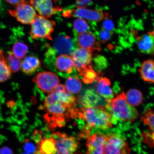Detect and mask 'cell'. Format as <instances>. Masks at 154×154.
Here are the masks:
<instances>
[{"instance_id":"cell-26","label":"cell","mask_w":154,"mask_h":154,"mask_svg":"<svg viewBox=\"0 0 154 154\" xmlns=\"http://www.w3.org/2000/svg\"><path fill=\"white\" fill-rule=\"evenodd\" d=\"M79 75L83 77V81L86 84L96 82L101 77L94 71L92 66L79 72Z\"/></svg>"},{"instance_id":"cell-24","label":"cell","mask_w":154,"mask_h":154,"mask_svg":"<svg viewBox=\"0 0 154 154\" xmlns=\"http://www.w3.org/2000/svg\"><path fill=\"white\" fill-rule=\"evenodd\" d=\"M65 87L68 92L73 94H77L82 90V83L78 77H70L67 79Z\"/></svg>"},{"instance_id":"cell-32","label":"cell","mask_w":154,"mask_h":154,"mask_svg":"<svg viewBox=\"0 0 154 154\" xmlns=\"http://www.w3.org/2000/svg\"><path fill=\"white\" fill-rule=\"evenodd\" d=\"M103 29H104L112 31L113 28H114V24L110 20L105 19L104 21L103 25Z\"/></svg>"},{"instance_id":"cell-22","label":"cell","mask_w":154,"mask_h":154,"mask_svg":"<svg viewBox=\"0 0 154 154\" xmlns=\"http://www.w3.org/2000/svg\"><path fill=\"white\" fill-rule=\"evenodd\" d=\"M11 73L12 72L6 61L3 51L0 50V83L9 79Z\"/></svg>"},{"instance_id":"cell-5","label":"cell","mask_w":154,"mask_h":154,"mask_svg":"<svg viewBox=\"0 0 154 154\" xmlns=\"http://www.w3.org/2000/svg\"><path fill=\"white\" fill-rule=\"evenodd\" d=\"M55 142L57 154H73L78 147V142L74 137L56 132L51 136Z\"/></svg>"},{"instance_id":"cell-28","label":"cell","mask_w":154,"mask_h":154,"mask_svg":"<svg viewBox=\"0 0 154 154\" xmlns=\"http://www.w3.org/2000/svg\"><path fill=\"white\" fill-rule=\"evenodd\" d=\"M73 26L78 34L88 32L89 29V25L84 19L78 18L73 23Z\"/></svg>"},{"instance_id":"cell-11","label":"cell","mask_w":154,"mask_h":154,"mask_svg":"<svg viewBox=\"0 0 154 154\" xmlns=\"http://www.w3.org/2000/svg\"><path fill=\"white\" fill-rule=\"evenodd\" d=\"M107 135L97 133L88 137L87 140L86 154H104Z\"/></svg>"},{"instance_id":"cell-6","label":"cell","mask_w":154,"mask_h":154,"mask_svg":"<svg viewBox=\"0 0 154 154\" xmlns=\"http://www.w3.org/2000/svg\"><path fill=\"white\" fill-rule=\"evenodd\" d=\"M9 12L19 22L24 24L31 25L38 15L34 7L26 1L15 6V8Z\"/></svg>"},{"instance_id":"cell-36","label":"cell","mask_w":154,"mask_h":154,"mask_svg":"<svg viewBox=\"0 0 154 154\" xmlns=\"http://www.w3.org/2000/svg\"><path fill=\"white\" fill-rule=\"evenodd\" d=\"M65 87L62 84H59L56 88L55 91L57 92H63L66 91Z\"/></svg>"},{"instance_id":"cell-33","label":"cell","mask_w":154,"mask_h":154,"mask_svg":"<svg viewBox=\"0 0 154 154\" xmlns=\"http://www.w3.org/2000/svg\"><path fill=\"white\" fill-rule=\"evenodd\" d=\"M25 149L28 153H32L35 151L33 144L30 143H27L25 144Z\"/></svg>"},{"instance_id":"cell-14","label":"cell","mask_w":154,"mask_h":154,"mask_svg":"<svg viewBox=\"0 0 154 154\" xmlns=\"http://www.w3.org/2000/svg\"><path fill=\"white\" fill-rule=\"evenodd\" d=\"M77 101L84 108L106 106L102 103L100 96L93 89L87 90L83 95L79 96L77 98Z\"/></svg>"},{"instance_id":"cell-18","label":"cell","mask_w":154,"mask_h":154,"mask_svg":"<svg viewBox=\"0 0 154 154\" xmlns=\"http://www.w3.org/2000/svg\"><path fill=\"white\" fill-rule=\"evenodd\" d=\"M137 44L142 53L154 56V38L148 33L136 38Z\"/></svg>"},{"instance_id":"cell-16","label":"cell","mask_w":154,"mask_h":154,"mask_svg":"<svg viewBox=\"0 0 154 154\" xmlns=\"http://www.w3.org/2000/svg\"><path fill=\"white\" fill-rule=\"evenodd\" d=\"M38 137H35L37 144L34 154H57L55 142L52 138L40 137L39 135Z\"/></svg>"},{"instance_id":"cell-23","label":"cell","mask_w":154,"mask_h":154,"mask_svg":"<svg viewBox=\"0 0 154 154\" xmlns=\"http://www.w3.org/2000/svg\"><path fill=\"white\" fill-rule=\"evenodd\" d=\"M125 95L126 101L132 106H139L143 101L142 92L137 89H130L125 94Z\"/></svg>"},{"instance_id":"cell-17","label":"cell","mask_w":154,"mask_h":154,"mask_svg":"<svg viewBox=\"0 0 154 154\" xmlns=\"http://www.w3.org/2000/svg\"><path fill=\"white\" fill-rule=\"evenodd\" d=\"M96 82L95 88L98 94L104 98L107 103H110L114 97L110 81L105 77H100Z\"/></svg>"},{"instance_id":"cell-37","label":"cell","mask_w":154,"mask_h":154,"mask_svg":"<svg viewBox=\"0 0 154 154\" xmlns=\"http://www.w3.org/2000/svg\"><path fill=\"white\" fill-rule=\"evenodd\" d=\"M150 139L151 140V142L154 144V132L149 135Z\"/></svg>"},{"instance_id":"cell-39","label":"cell","mask_w":154,"mask_h":154,"mask_svg":"<svg viewBox=\"0 0 154 154\" xmlns=\"http://www.w3.org/2000/svg\"><path fill=\"white\" fill-rule=\"evenodd\" d=\"M23 154H29L28 153H24Z\"/></svg>"},{"instance_id":"cell-25","label":"cell","mask_w":154,"mask_h":154,"mask_svg":"<svg viewBox=\"0 0 154 154\" xmlns=\"http://www.w3.org/2000/svg\"><path fill=\"white\" fill-rule=\"evenodd\" d=\"M5 58L12 72H17L21 69L22 61L20 59L15 57L11 52L7 53Z\"/></svg>"},{"instance_id":"cell-35","label":"cell","mask_w":154,"mask_h":154,"mask_svg":"<svg viewBox=\"0 0 154 154\" xmlns=\"http://www.w3.org/2000/svg\"><path fill=\"white\" fill-rule=\"evenodd\" d=\"M0 154H13V153L11 149L5 147L0 149Z\"/></svg>"},{"instance_id":"cell-1","label":"cell","mask_w":154,"mask_h":154,"mask_svg":"<svg viewBox=\"0 0 154 154\" xmlns=\"http://www.w3.org/2000/svg\"><path fill=\"white\" fill-rule=\"evenodd\" d=\"M43 108L45 112L44 119L51 129L63 126L66 119L70 116L73 117L76 110V108L69 106L61 101L58 93L55 90L44 100Z\"/></svg>"},{"instance_id":"cell-15","label":"cell","mask_w":154,"mask_h":154,"mask_svg":"<svg viewBox=\"0 0 154 154\" xmlns=\"http://www.w3.org/2000/svg\"><path fill=\"white\" fill-rule=\"evenodd\" d=\"M77 42L80 48H84L92 52L100 51L101 49L100 42L96 40L95 35L90 32L78 34Z\"/></svg>"},{"instance_id":"cell-13","label":"cell","mask_w":154,"mask_h":154,"mask_svg":"<svg viewBox=\"0 0 154 154\" xmlns=\"http://www.w3.org/2000/svg\"><path fill=\"white\" fill-rule=\"evenodd\" d=\"M29 2L39 15L48 18L62 10L54 7L51 0H29Z\"/></svg>"},{"instance_id":"cell-31","label":"cell","mask_w":154,"mask_h":154,"mask_svg":"<svg viewBox=\"0 0 154 154\" xmlns=\"http://www.w3.org/2000/svg\"><path fill=\"white\" fill-rule=\"evenodd\" d=\"M92 0H76L77 8H85L91 3Z\"/></svg>"},{"instance_id":"cell-2","label":"cell","mask_w":154,"mask_h":154,"mask_svg":"<svg viewBox=\"0 0 154 154\" xmlns=\"http://www.w3.org/2000/svg\"><path fill=\"white\" fill-rule=\"evenodd\" d=\"M76 117L85 121L88 128L85 134L87 136L89 128L106 129L111 128L114 124L111 114L104 106L77 109Z\"/></svg>"},{"instance_id":"cell-34","label":"cell","mask_w":154,"mask_h":154,"mask_svg":"<svg viewBox=\"0 0 154 154\" xmlns=\"http://www.w3.org/2000/svg\"><path fill=\"white\" fill-rule=\"evenodd\" d=\"M5 1L10 4L14 5L15 6L23 2L26 1V0H5Z\"/></svg>"},{"instance_id":"cell-20","label":"cell","mask_w":154,"mask_h":154,"mask_svg":"<svg viewBox=\"0 0 154 154\" xmlns=\"http://www.w3.org/2000/svg\"><path fill=\"white\" fill-rule=\"evenodd\" d=\"M41 62L39 59L34 56H29L22 61L21 69L25 74L32 75L39 68Z\"/></svg>"},{"instance_id":"cell-21","label":"cell","mask_w":154,"mask_h":154,"mask_svg":"<svg viewBox=\"0 0 154 154\" xmlns=\"http://www.w3.org/2000/svg\"><path fill=\"white\" fill-rule=\"evenodd\" d=\"M144 81L154 84V61L149 59L142 63L139 70Z\"/></svg>"},{"instance_id":"cell-9","label":"cell","mask_w":154,"mask_h":154,"mask_svg":"<svg viewBox=\"0 0 154 154\" xmlns=\"http://www.w3.org/2000/svg\"><path fill=\"white\" fill-rule=\"evenodd\" d=\"M128 144L117 134L107 135L104 154H130Z\"/></svg>"},{"instance_id":"cell-30","label":"cell","mask_w":154,"mask_h":154,"mask_svg":"<svg viewBox=\"0 0 154 154\" xmlns=\"http://www.w3.org/2000/svg\"><path fill=\"white\" fill-rule=\"evenodd\" d=\"M112 35V31H109L103 29H102L100 33L101 41L103 43H105L110 39Z\"/></svg>"},{"instance_id":"cell-4","label":"cell","mask_w":154,"mask_h":154,"mask_svg":"<svg viewBox=\"0 0 154 154\" xmlns=\"http://www.w3.org/2000/svg\"><path fill=\"white\" fill-rule=\"evenodd\" d=\"M55 25V21L38 15L31 24L30 35L34 39L44 38L52 40L51 35Z\"/></svg>"},{"instance_id":"cell-29","label":"cell","mask_w":154,"mask_h":154,"mask_svg":"<svg viewBox=\"0 0 154 154\" xmlns=\"http://www.w3.org/2000/svg\"><path fill=\"white\" fill-rule=\"evenodd\" d=\"M144 124L149 127L150 129L154 132V112L151 110L146 112L141 118Z\"/></svg>"},{"instance_id":"cell-7","label":"cell","mask_w":154,"mask_h":154,"mask_svg":"<svg viewBox=\"0 0 154 154\" xmlns=\"http://www.w3.org/2000/svg\"><path fill=\"white\" fill-rule=\"evenodd\" d=\"M33 81L41 91L49 94L54 91L60 82L57 75L51 72H39Z\"/></svg>"},{"instance_id":"cell-12","label":"cell","mask_w":154,"mask_h":154,"mask_svg":"<svg viewBox=\"0 0 154 154\" xmlns=\"http://www.w3.org/2000/svg\"><path fill=\"white\" fill-rule=\"evenodd\" d=\"M54 49L59 54L72 55L76 49L74 40L69 36L61 35L54 42Z\"/></svg>"},{"instance_id":"cell-8","label":"cell","mask_w":154,"mask_h":154,"mask_svg":"<svg viewBox=\"0 0 154 154\" xmlns=\"http://www.w3.org/2000/svg\"><path fill=\"white\" fill-rule=\"evenodd\" d=\"M63 16L66 18L78 17L79 18L96 22H101L107 18V14L100 10H92L85 8L67 10L63 13Z\"/></svg>"},{"instance_id":"cell-19","label":"cell","mask_w":154,"mask_h":154,"mask_svg":"<svg viewBox=\"0 0 154 154\" xmlns=\"http://www.w3.org/2000/svg\"><path fill=\"white\" fill-rule=\"evenodd\" d=\"M55 65L59 72L67 75L72 74L74 71L73 59L70 55H60L56 60Z\"/></svg>"},{"instance_id":"cell-38","label":"cell","mask_w":154,"mask_h":154,"mask_svg":"<svg viewBox=\"0 0 154 154\" xmlns=\"http://www.w3.org/2000/svg\"><path fill=\"white\" fill-rule=\"evenodd\" d=\"M148 33L151 35H152L154 38V29L151 32H148Z\"/></svg>"},{"instance_id":"cell-3","label":"cell","mask_w":154,"mask_h":154,"mask_svg":"<svg viewBox=\"0 0 154 154\" xmlns=\"http://www.w3.org/2000/svg\"><path fill=\"white\" fill-rule=\"evenodd\" d=\"M105 107L111 114L114 123L118 120L132 122L139 116L137 110L126 101L124 92L112 100Z\"/></svg>"},{"instance_id":"cell-10","label":"cell","mask_w":154,"mask_h":154,"mask_svg":"<svg viewBox=\"0 0 154 154\" xmlns=\"http://www.w3.org/2000/svg\"><path fill=\"white\" fill-rule=\"evenodd\" d=\"M74 68L79 72L89 68L92 60V52L82 48H77L71 55Z\"/></svg>"},{"instance_id":"cell-27","label":"cell","mask_w":154,"mask_h":154,"mask_svg":"<svg viewBox=\"0 0 154 154\" xmlns=\"http://www.w3.org/2000/svg\"><path fill=\"white\" fill-rule=\"evenodd\" d=\"M29 48L26 44L20 42L15 43L13 46L11 52L15 57L22 59L26 57Z\"/></svg>"}]
</instances>
